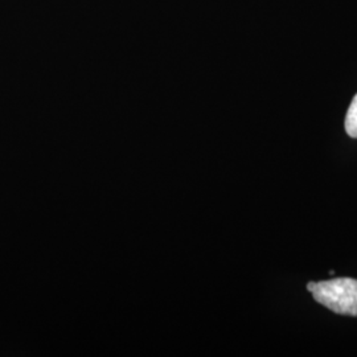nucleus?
<instances>
[{
	"label": "nucleus",
	"mask_w": 357,
	"mask_h": 357,
	"mask_svg": "<svg viewBox=\"0 0 357 357\" xmlns=\"http://www.w3.org/2000/svg\"><path fill=\"white\" fill-rule=\"evenodd\" d=\"M312 295L318 303L335 314L357 317V280L332 278L317 282Z\"/></svg>",
	"instance_id": "obj_1"
},
{
	"label": "nucleus",
	"mask_w": 357,
	"mask_h": 357,
	"mask_svg": "<svg viewBox=\"0 0 357 357\" xmlns=\"http://www.w3.org/2000/svg\"><path fill=\"white\" fill-rule=\"evenodd\" d=\"M345 131L351 138L357 139V94L354 97L345 115Z\"/></svg>",
	"instance_id": "obj_2"
},
{
	"label": "nucleus",
	"mask_w": 357,
	"mask_h": 357,
	"mask_svg": "<svg viewBox=\"0 0 357 357\" xmlns=\"http://www.w3.org/2000/svg\"><path fill=\"white\" fill-rule=\"evenodd\" d=\"M315 286H317V282H308L307 283V290L310 291V293H312L314 291V289H315Z\"/></svg>",
	"instance_id": "obj_3"
}]
</instances>
